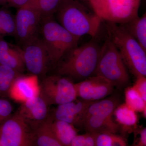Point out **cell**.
I'll return each instance as SVG.
<instances>
[{"label": "cell", "mask_w": 146, "mask_h": 146, "mask_svg": "<svg viewBox=\"0 0 146 146\" xmlns=\"http://www.w3.org/2000/svg\"><path fill=\"white\" fill-rule=\"evenodd\" d=\"M93 38L71 50L61 58L54 67L56 74L80 81L96 75L102 46Z\"/></svg>", "instance_id": "obj_1"}, {"label": "cell", "mask_w": 146, "mask_h": 146, "mask_svg": "<svg viewBox=\"0 0 146 146\" xmlns=\"http://www.w3.org/2000/svg\"><path fill=\"white\" fill-rule=\"evenodd\" d=\"M58 23L71 34L80 38L98 34L102 20L78 0H62L56 12Z\"/></svg>", "instance_id": "obj_2"}, {"label": "cell", "mask_w": 146, "mask_h": 146, "mask_svg": "<svg viewBox=\"0 0 146 146\" xmlns=\"http://www.w3.org/2000/svg\"><path fill=\"white\" fill-rule=\"evenodd\" d=\"M107 35L117 47L127 69L136 78L146 76V52L118 24L106 21Z\"/></svg>", "instance_id": "obj_3"}, {"label": "cell", "mask_w": 146, "mask_h": 146, "mask_svg": "<svg viewBox=\"0 0 146 146\" xmlns=\"http://www.w3.org/2000/svg\"><path fill=\"white\" fill-rule=\"evenodd\" d=\"M52 17L42 19L40 32L46 48L50 65L54 68L68 52L78 46L80 38L71 34Z\"/></svg>", "instance_id": "obj_4"}, {"label": "cell", "mask_w": 146, "mask_h": 146, "mask_svg": "<svg viewBox=\"0 0 146 146\" xmlns=\"http://www.w3.org/2000/svg\"><path fill=\"white\" fill-rule=\"evenodd\" d=\"M96 75L104 78L118 88L123 87L129 82L127 68L117 47L107 35L102 46Z\"/></svg>", "instance_id": "obj_5"}, {"label": "cell", "mask_w": 146, "mask_h": 146, "mask_svg": "<svg viewBox=\"0 0 146 146\" xmlns=\"http://www.w3.org/2000/svg\"><path fill=\"white\" fill-rule=\"evenodd\" d=\"M40 96L49 106L63 104L77 98L72 80L55 74L45 78L40 84Z\"/></svg>", "instance_id": "obj_6"}, {"label": "cell", "mask_w": 146, "mask_h": 146, "mask_svg": "<svg viewBox=\"0 0 146 146\" xmlns=\"http://www.w3.org/2000/svg\"><path fill=\"white\" fill-rule=\"evenodd\" d=\"M2 146H35L33 129L16 113L0 125Z\"/></svg>", "instance_id": "obj_7"}, {"label": "cell", "mask_w": 146, "mask_h": 146, "mask_svg": "<svg viewBox=\"0 0 146 146\" xmlns=\"http://www.w3.org/2000/svg\"><path fill=\"white\" fill-rule=\"evenodd\" d=\"M25 67L33 74L42 75L50 65L48 55L46 46L38 35L22 45L19 48Z\"/></svg>", "instance_id": "obj_8"}, {"label": "cell", "mask_w": 146, "mask_h": 146, "mask_svg": "<svg viewBox=\"0 0 146 146\" xmlns=\"http://www.w3.org/2000/svg\"><path fill=\"white\" fill-rule=\"evenodd\" d=\"M141 0H106L100 16L102 21L124 23L138 17Z\"/></svg>", "instance_id": "obj_9"}, {"label": "cell", "mask_w": 146, "mask_h": 146, "mask_svg": "<svg viewBox=\"0 0 146 146\" xmlns=\"http://www.w3.org/2000/svg\"><path fill=\"white\" fill-rule=\"evenodd\" d=\"M74 85L77 98L91 102L105 98L112 94L114 87L109 81L98 75L91 76Z\"/></svg>", "instance_id": "obj_10"}, {"label": "cell", "mask_w": 146, "mask_h": 146, "mask_svg": "<svg viewBox=\"0 0 146 146\" xmlns=\"http://www.w3.org/2000/svg\"><path fill=\"white\" fill-rule=\"evenodd\" d=\"M15 18V36L22 45L39 35L42 18L40 14L30 9L19 8Z\"/></svg>", "instance_id": "obj_11"}, {"label": "cell", "mask_w": 146, "mask_h": 146, "mask_svg": "<svg viewBox=\"0 0 146 146\" xmlns=\"http://www.w3.org/2000/svg\"><path fill=\"white\" fill-rule=\"evenodd\" d=\"M93 102L76 99L58 105L50 115L56 119L71 124L77 128L83 127L87 109Z\"/></svg>", "instance_id": "obj_12"}, {"label": "cell", "mask_w": 146, "mask_h": 146, "mask_svg": "<svg viewBox=\"0 0 146 146\" xmlns=\"http://www.w3.org/2000/svg\"><path fill=\"white\" fill-rule=\"evenodd\" d=\"M38 76L33 74L16 78L9 91L8 96L17 102L23 103L40 94Z\"/></svg>", "instance_id": "obj_13"}, {"label": "cell", "mask_w": 146, "mask_h": 146, "mask_svg": "<svg viewBox=\"0 0 146 146\" xmlns=\"http://www.w3.org/2000/svg\"><path fill=\"white\" fill-rule=\"evenodd\" d=\"M49 106L39 96L21 104L16 113L33 129L46 119Z\"/></svg>", "instance_id": "obj_14"}, {"label": "cell", "mask_w": 146, "mask_h": 146, "mask_svg": "<svg viewBox=\"0 0 146 146\" xmlns=\"http://www.w3.org/2000/svg\"><path fill=\"white\" fill-rule=\"evenodd\" d=\"M87 132L116 133L121 127L111 117L90 116L85 118L83 127Z\"/></svg>", "instance_id": "obj_15"}, {"label": "cell", "mask_w": 146, "mask_h": 146, "mask_svg": "<svg viewBox=\"0 0 146 146\" xmlns=\"http://www.w3.org/2000/svg\"><path fill=\"white\" fill-rule=\"evenodd\" d=\"M47 119L55 137L62 146H70L73 138L78 133V128L66 122L54 119L50 115Z\"/></svg>", "instance_id": "obj_16"}, {"label": "cell", "mask_w": 146, "mask_h": 146, "mask_svg": "<svg viewBox=\"0 0 146 146\" xmlns=\"http://www.w3.org/2000/svg\"><path fill=\"white\" fill-rule=\"evenodd\" d=\"M0 65H5L18 71H23L25 65L20 49L11 47L4 40H0Z\"/></svg>", "instance_id": "obj_17"}, {"label": "cell", "mask_w": 146, "mask_h": 146, "mask_svg": "<svg viewBox=\"0 0 146 146\" xmlns=\"http://www.w3.org/2000/svg\"><path fill=\"white\" fill-rule=\"evenodd\" d=\"M113 115L124 132H133L138 127V118L136 112L125 103L119 105L115 109Z\"/></svg>", "instance_id": "obj_18"}, {"label": "cell", "mask_w": 146, "mask_h": 146, "mask_svg": "<svg viewBox=\"0 0 146 146\" xmlns=\"http://www.w3.org/2000/svg\"><path fill=\"white\" fill-rule=\"evenodd\" d=\"M119 103V100L115 96L94 101L87 109L85 118L94 115L112 117L115 109Z\"/></svg>", "instance_id": "obj_19"}, {"label": "cell", "mask_w": 146, "mask_h": 146, "mask_svg": "<svg viewBox=\"0 0 146 146\" xmlns=\"http://www.w3.org/2000/svg\"><path fill=\"white\" fill-rule=\"evenodd\" d=\"M129 34L133 37L146 52V14L119 24Z\"/></svg>", "instance_id": "obj_20"}, {"label": "cell", "mask_w": 146, "mask_h": 146, "mask_svg": "<svg viewBox=\"0 0 146 146\" xmlns=\"http://www.w3.org/2000/svg\"><path fill=\"white\" fill-rule=\"evenodd\" d=\"M33 129L35 136V146H62L55 137L47 118Z\"/></svg>", "instance_id": "obj_21"}, {"label": "cell", "mask_w": 146, "mask_h": 146, "mask_svg": "<svg viewBox=\"0 0 146 146\" xmlns=\"http://www.w3.org/2000/svg\"><path fill=\"white\" fill-rule=\"evenodd\" d=\"M62 0H29L23 7L31 9L40 14L42 19L52 17Z\"/></svg>", "instance_id": "obj_22"}, {"label": "cell", "mask_w": 146, "mask_h": 146, "mask_svg": "<svg viewBox=\"0 0 146 146\" xmlns=\"http://www.w3.org/2000/svg\"><path fill=\"white\" fill-rule=\"evenodd\" d=\"M20 73L8 66L0 65V96H8L11 87Z\"/></svg>", "instance_id": "obj_23"}, {"label": "cell", "mask_w": 146, "mask_h": 146, "mask_svg": "<svg viewBox=\"0 0 146 146\" xmlns=\"http://www.w3.org/2000/svg\"><path fill=\"white\" fill-rule=\"evenodd\" d=\"M125 96V104L136 112H143L146 118V102L144 101L133 86L126 89Z\"/></svg>", "instance_id": "obj_24"}, {"label": "cell", "mask_w": 146, "mask_h": 146, "mask_svg": "<svg viewBox=\"0 0 146 146\" xmlns=\"http://www.w3.org/2000/svg\"><path fill=\"white\" fill-rule=\"evenodd\" d=\"M95 133L96 146H125L127 145L125 138L116 133Z\"/></svg>", "instance_id": "obj_25"}, {"label": "cell", "mask_w": 146, "mask_h": 146, "mask_svg": "<svg viewBox=\"0 0 146 146\" xmlns=\"http://www.w3.org/2000/svg\"><path fill=\"white\" fill-rule=\"evenodd\" d=\"M0 17L1 21L2 35L15 36V18L10 13L5 10L0 11Z\"/></svg>", "instance_id": "obj_26"}, {"label": "cell", "mask_w": 146, "mask_h": 146, "mask_svg": "<svg viewBox=\"0 0 146 146\" xmlns=\"http://www.w3.org/2000/svg\"><path fill=\"white\" fill-rule=\"evenodd\" d=\"M70 146H96L95 133L87 132L82 135H77L71 142Z\"/></svg>", "instance_id": "obj_27"}, {"label": "cell", "mask_w": 146, "mask_h": 146, "mask_svg": "<svg viewBox=\"0 0 146 146\" xmlns=\"http://www.w3.org/2000/svg\"><path fill=\"white\" fill-rule=\"evenodd\" d=\"M13 106L10 102L0 99V125L12 116Z\"/></svg>", "instance_id": "obj_28"}, {"label": "cell", "mask_w": 146, "mask_h": 146, "mask_svg": "<svg viewBox=\"0 0 146 146\" xmlns=\"http://www.w3.org/2000/svg\"><path fill=\"white\" fill-rule=\"evenodd\" d=\"M139 93L144 101L146 102V78L141 77L136 78V80L133 86Z\"/></svg>", "instance_id": "obj_29"}, {"label": "cell", "mask_w": 146, "mask_h": 146, "mask_svg": "<svg viewBox=\"0 0 146 146\" xmlns=\"http://www.w3.org/2000/svg\"><path fill=\"white\" fill-rule=\"evenodd\" d=\"M133 131H136L139 136L134 141L133 145L137 146H146V129L145 127L138 128L135 129Z\"/></svg>", "instance_id": "obj_30"}, {"label": "cell", "mask_w": 146, "mask_h": 146, "mask_svg": "<svg viewBox=\"0 0 146 146\" xmlns=\"http://www.w3.org/2000/svg\"><path fill=\"white\" fill-rule=\"evenodd\" d=\"M89 1L91 3L93 10L100 16L106 0H89Z\"/></svg>", "instance_id": "obj_31"}, {"label": "cell", "mask_w": 146, "mask_h": 146, "mask_svg": "<svg viewBox=\"0 0 146 146\" xmlns=\"http://www.w3.org/2000/svg\"><path fill=\"white\" fill-rule=\"evenodd\" d=\"M9 4L14 7L20 8L23 7L27 3L29 0H3Z\"/></svg>", "instance_id": "obj_32"}, {"label": "cell", "mask_w": 146, "mask_h": 146, "mask_svg": "<svg viewBox=\"0 0 146 146\" xmlns=\"http://www.w3.org/2000/svg\"><path fill=\"white\" fill-rule=\"evenodd\" d=\"M2 35V29L1 21L0 17V35Z\"/></svg>", "instance_id": "obj_33"}, {"label": "cell", "mask_w": 146, "mask_h": 146, "mask_svg": "<svg viewBox=\"0 0 146 146\" xmlns=\"http://www.w3.org/2000/svg\"><path fill=\"white\" fill-rule=\"evenodd\" d=\"M0 146H2L1 143V138H0Z\"/></svg>", "instance_id": "obj_34"}, {"label": "cell", "mask_w": 146, "mask_h": 146, "mask_svg": "<svg viewBox=\"0 0 146 146\" xmlns=\"http://www.w3.org/2000/svg\"><path fill=\"white\" fill-rule=\"evenodd\" d=\"M78 1H81V0H78Z\"/></svg>", "instance_id": "obj_35"}]
</instances>
